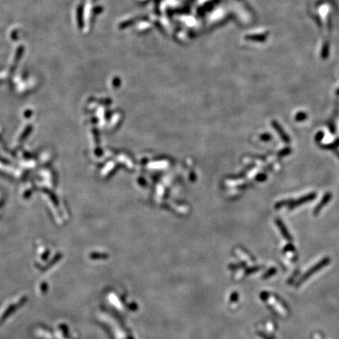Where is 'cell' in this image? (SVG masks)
Wrapping results in <instances>:
<instances>
[{"label":"cell","instance_id":"obj_1","mask_svg":"<svg viewBox=\"0 0 339 339\" xmlns=\"http://www.w3.org/2000/svg\"><path fill=\"white\" fill-rule=\"evenodd\" d=\"M329 262H330V259L328 258H325L323 259L321 261L318 262L317 264H316L315 265L312 266V267L309 270H308V271L305 273L304 275L302 276V277L301 278L300 280L298 281V284H300V283H301L302 282H304V281L306 280L307 279L309 278V277L311 276L312 275H313L314 273H316V272L319 271V269H321L324 267V266L327 265Z\"/></svg>","mask_w":339,"mask_h":339},{"label":"cell","instance_id":"obj_2","mask_svg":"<svg viewBox=\"0 0 339 339\" xmlns=\"http://www.w3.org/2000/svg\"><path fill=\"white\" fill-rule=\"evenodd\" d=\"M269 298H270L269 304L271 305V306H272L273 308H274L278 313H279V315L283 316H287L288 309L287 308V306L284 305V303H282L279 299L277 298L273 297V296H272V295L269 296Z\"/></svg>","mask_w":339,"mask_h":339},{"label":"cell","instance_id":"obj_3","mask_svg":"<svg viewBox=\"0 0 339 339\" xmlns=\"http://www.w3.org/2000/svg\"><path fill=\"white\" fill-rule=\"evenodd\" d=\"M315 197H316L315 193H311V194L309 195L305 196H303L302 198H300L299 200H296V201L291 202V204H290V208H294V207H297V206H299L301 205V204H305V203H307V202L310 201V200H313Z\"/></svg>","mask_w":339,"mask_h":339},{"label":"cell","instance_id":"obj_4","mask_svg":"<svg viewBox=\"0 0 339 339\" xmlns=\"http://www.w3.org/2000/svg\"><path fill=\"white\" fill-rule=\"evenodd\" d=\"M276 224L278 225L279 229V230H280L281 233H282V235L283 236L284 238L286 239L287 240L290 241V240H291V236H290V235L289 234V233H288L286 227H285V225H284V224L279 219H276Z\"/></svg>","mask_w":339,"mask_h":339},{"label":"cell","instance_id":"obj_5","mask_svg":"<svg viewBox=\"0 0 339 339\" xmlns=\"http://www.w3.org/2000/svg\"><path fill=\"white\" fill-rule=\"evenodd\" d=\"M330 198H331V195H330V193H327V194L325 195L324 197L323 198L322 201H321L320 203H319V204L316 206V207L315 211H314L315 215L318 214V212H319V211H320L321 209H322L324 205H326L328 202H329V200H330Z\"/></svg>","mask_w":339,"mask_h":339},{"label":"cell","instance_id":"obj_6","mask_svg":"<svg viewBox=\"0 0 339 339\" xmlns=\"http://www.w3.org/2000/svg\"><path fill=\"white\" fill-rule=\"evenodd\" d=\"M272 125H273V127H274V128H275L276 130L278 131L279 134L280 135V137L282 138V139L285 142H287H287H289L290 138H288V136L285 133H284L283 130H282V128H281L280 126H279V125L278 123H277L276 122H275V121L272 122Z\"/></svg>","mask_w":339,"mask_h":339},{"label":"cell","instance_id":"obj_7","mask_svg":"<svg viewBox=\"0 0 339 339\" xmlns=\"http://www.w3.org/2000/svg\"><path fill=\"white\" fill-rule=\"evenodd\" d=\"M305 118H306V115L304 113V112H299L297 116H296V120H297V121H303V120H305Z\"/></svg>","mask_w":339,"mask_h":339},{"label":"cell","instance_id":"obj_8","mask_svg":"<svg viewBox=\"0 0 339 339\" xmlns=\"http://www.w3.org/2000/svg\"><path fill=\"white\" fill-rule=\"evenodd\" d=\"M323 136V134L322 132L319 133V134H317V135H316V140H317V141H319V140L322 139Z\"/></svg>","mask_w":339,"mask_h":339},{"label":"cell","instance_id":"obj_9","mask_svg":"<svg viewBox=\"0 0 339 339\" xmlns=\"http://www.w3.org/2000/svg\"><path fill=\"white\" fill-rule=\"evenodd\" d=\"M284 151H286V152H281V153H279V155H283V156H284V155H286V154H288V153H290V149H285V150H284Z\"/></svg>","mask_w":339,"mask_h":339}]
</instances>
